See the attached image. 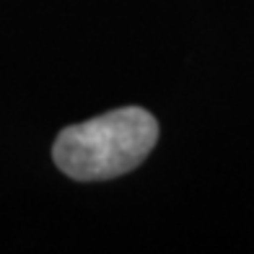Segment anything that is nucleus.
<instances>
[{
	"label": "nucleus",
	"mask_w": 254,
	"mask_h": 254,
	"mask_svg": "<svg viewBox=\"0 0 254 254\" xmlns=\"http://www.w3.org/2000/svg\"><path fill=\"white\" fill-rule=\"evenodd\" d=\"M158 140V122L143 107H122L57 135L52 158L75 182H101L132 171Z\"/></svg>",
	"instance_id": "f257e3e1"
}]
</instances>
